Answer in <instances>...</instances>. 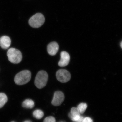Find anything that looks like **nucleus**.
<instances>
[{"label": "nucleus", "instance_id": "1", "mask_svg": "<svg viewBox=\"0 0 122 122\" xmlns=\"http://www.w3.org/2000/svg\"><path fill=\"white\" fill-rule=\"evenodd\" d=\"M31 73L28 70H25L18 73L15 76L14 81L15 83L18 85L26 84L30 81Z\"/></svg>", "mask_w": 122, "mask_h": 122}, {"label": "nucleus", "instance_id": "2", "mask_svg": "<svg viewBox=\"0 0 122 122\" xmlns=\"http://www.w3.org/2000/svg\"><path fill=\"white\" fill-rule=\"evenodd\" d=\"M48 79V74L46 71H39L35 77L34 81L35 86L39 89L43 88L47 84Z\"/></svg>", "mask_w": 122, "mask_h": 122}, {"label": "nucleus", "instance_id": "3", "mask_svg": "<svg viewBox=\"0 0 122 122\" xmlns=\"http://www.w3.org/2000/svg\"><path fill=\"white\" fill-rule=\"evenodd\" d=\"M7 55L9 61L14 64L20 63L22 61V53L17 49L10 48L8 50Z\"/></svg>", "mask_w": 122, "mask_h": 122}, {"label": "nucleus", "instance_id": "4", "mask_svg": "<svg viewBox=\"0 0 122 122\" xmlns=\"http://www.w3.org/2000/svg\"><path fill=\"white\" fill-rule=\"evenodd\" d=\"M45 19L44 15L41 13L36 14L32 16L29 21V24L30 26L34 28H38L43 25Z\"/></svg>", "mask_w": 122, "mask_h": 122}, {"label": "nucleus", "instance_id": "5", "mask_svg": "<svg viewBox=\"0 0 122 122\" xmlns=\"http://www.w3.org/2000/svg\"><path fill=\"white\" fill-rule=\"evenodd\" d=\"M56 76L57 80L62 83L69 81L71 78L69 72L65 69L58 70L56 73Z\"/></svg>", "mask_w": 122, "mask_h": 122}, {"label": "nucleus", "instance_id": "6", "mask_svg": "<svg viewBox=\"0 0 122 122\" xmlns=\"http://www.w3.org/2000/svg\"><path fill=\"white\" fill-rule=\"evenodd\" d=\"M65 96L62 92L60 91H56L54 95L52 104L54 106H59L63 102Z\"/></svg>", "mask_w": 122, "mask_h": 122}, {"label": "nucleus", "instance_id": "7", "mask_svg": "<svg viewBox=\"0 0 122 122\" xmlns=\"http://www.w3.org/2000/svg\"><path fill=\"white\" fill-rule=\"evenodd\" d=\"M70 59L69 53L65 51H62L61 53V59L58 62V65L60 67L66 66L69 63Z\"/></svg>", "mask_w": 122, "mask_h": 122}, {"label": "nucleus", "instance_id": "8", "mask_svg": "<svg viewBox=\"0 0 122 122\" xmlns=\"http://www.w3.org/2000/svg\"><path fill=\"white\" fill-rule=\"evenodd\" d=\"M59 50V45L56 42H52L48 44L47 51L48 53L51 56L55 55Z\"/></svg>", "mask_w": 122, "mask_h": 122}, {"label": "nucleus", "instance_id": "9", "mask_svg": "<svg viewBox=\"0 0 122 122\" xmlns=\"http://www.w3.org/2000/svg\"><path fill=\"white\" fill-rule=\"evenodd\" d=\"M80 114H81L77 108L73 107L71 109L70 113L69 114V116L71 119L76 122L81 117Z\"/></svg>", "mask_w": 122, "mask_h": 122}, {"label": "nucleus", "instance_id": "10", "mask_svg": "<svg viewBox=\"0 0 122 122\" xmlns=\"http://www.w3.org/2000/svg\"><path fill=\"white\" fill-rule=\"evenodd\" d=\"M11 40L9 37L4 36L0 38V45L3 49H6L10 46Z\"/></svg>", "mask_w": 122, "mask_h": 122}, {"label": "nucleus", "instance_id": "11", "mask_svg": "<svg viewBox=\"0 0 122 122\" xmlns=\"http://www.w3.org/2000/svg\"><path fill=\"white\" fill-rule=\"evenodd\" d=\"M22 106L25 108L32 109L34 106V102L30 99H26L22 103Z\"/></svg>", "mask_w": 122, "mask_h": 122}, {"label": "nucleus", "instance_id": "12", "mask_svg": "<svg viewBox=\"0 0 122 122\" xmlns=\"http://www.w3.org/2000/svg\"><path fill=\"white\" fill-rule=\"evenodd\" d=\"M8 101V97L4 93H0V109L2 108Z\"/></svg>", "mask_w": 122, "mask_h": 122}, {"label": "nucleus", "instance_id": "13", "mask_svg": "<svg viewBox=\"0 0 122 122\" xmlns=\"http://www.w3.org/2000/svg\"><path fill=\"white\" fill-rule=\"evenodd\" d=\"M33 115L37 119H41L44 116V112L40 110H36L33 112Z\"/></svg>", "mask_w": 122, "mask_h": 122}, {"label": "nucleus", "instance_id": "14", "mask_svg": "<svg viewBox=\"0 0 122 122\" xmlns=\"http://www.w3.org/2000/svg\"><path fill=\"white\" fill-rule=\"evenodd\" d=\"M87 105L86 103H82L78 106L77 108L79 111L80 114H83L87 109Z\"/></svg>", "mask_w": 122, "mask_h": 122}, {"label": "nucleus", "instance_id": "15", "mask_svg": "<svg viewBox=\"0 0 122 122\" xmlns=\"http://www.w3.org/2000/svg\"><path fill=\"white\" fill-rule=\"evenodd\" d=\"M43 122H56V121L53 116H49L45 118Z\"/></svg>", "mask_w": 122, "mask_h": 122}, {"label": "nucleus", "instance_id": "16", "mask_svg": "<svg viewBox=\"0 0 122 122\" xmlns=\"http://www.w3.org/2000/svg\"><path fill=\"white\" fill-rule=\"evenodd\" d=\"M83 122H93V120L89 117H86L83 119Z\"/></svg>", "mask_w": 122, "mask_h": 122}, {"label": "nucleus", "instance_id": "17", "mask_svg": "<svg viewBox=\"0 0 122 122\" xmlns=\"http://www.w3.org/2000/svg\"><path fill=\"white\" fill-rule=\"evenodd\" d=\"M84 118H83V117H82V116H81L80 118H79V119L77 121H76V122H83Z\"/></svg>", "mask_w": 122, "mask_h": 122}, {"label": "nucleus", "instance_id": "18", "mask_svg": "<svg viewBox=\"0 0 122 122\" xmlns=\"http://www.w3.org/2000/svg\"><path fill=\"white\" fill-rule=\"evenodd\" d=\"M32 122L30 121V120H26V121H25V122Z\"/></svg>", "mask_w": 122, "mask_h": 122}, {"label": "nucleus", "instance_id": "19", "mask_svg": "<svg viewBox=\"0 0 122 122\" xmlns=\"http://www.w3.org/2000/svg\"><path fill=\"white\" fill-rule=\"evenodd\" d=\"M120 46L122 49V41L121 42V44H120Z\"/></svg>", "mask_w": 122, "mask_h": 122}, {"label": "nucleus", "instance_id": "20", "mask_svg": "<svg viewBox=\"0 0 122 122\" xmlns=\"http://www.w3.org/2000/svg\"></svg>", "mask_w": 122, "mask_h": 122}]
</instances>
